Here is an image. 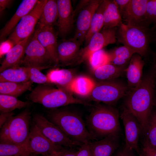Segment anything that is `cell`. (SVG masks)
<instances>
[{
  "label": "cell",
  "mask_w": 156,
  "mask_h": 156,
  "mask_svg": "<svg viewBox=\"0 0 156 156\" xmlns=\"http://www.w3.org/2000/svg\"><path fill=\"white\" fill-rule=\"evenodd\" d=\"M58 15L57 0H47L38 23V28L53 27Z\"/></svg>",
  "instance_id": "cell-25"
},
{
  "label": "cell",
  "mask_w": 156,
  "mask_h": 156,
  "mask_svg": "<svg viewBox=\"0 0 156 156\" xmlns=\"http://www.w3.org/2000/svg\"><path fill=\"white\" fill-rule=\"evenodd\" d=\"M31 156H37L35 155H31Z\"/></svg>",
  "instance_id": "cell-52"
},
{
  "label": "cell",
  "mask_w": 156,
  "mask_h": 156,
  "mask_svg": "<svg viewBox=\"0 0 156 156\" xmlns=\"http://www.w3.org/2000/svg\"><path fill=\"white\" fill-rule=\"evenodd\" d=\"M25 55L21 63L24 66L41 70L51 67L49 64L52 62L47 52L38 40L36 31L26 46Z\"/></svg>",
  "instance_id": "cell-9"
},
{
  "label": "cell",
  "mask_w": 156,
  "mask_h": 156,
  "mask_svg": "<svg viewBox=\"0 0 156 156\" xmlns=\"http://www.w3.org/2000/svg\"><path fill=\"white\" fill-rule=\"evenodd\" d=\"M145 23L148 27L152 23H156V0H148L145 15Z\"/></svg>",
  "instance_id": "cell-37"
},
{
  "label": "cell",
  "mask_w": 156,
  "mask_h": 156,
  "mask_svg": "<svg viewBox=\"0 0 156 156\" xmlns=\"http://www.w3.org/2000/svg\"><path fill=\"white\" fill-rule=\"evenodd\" d=\"M76 156H94L88 143L83 144L77 151Z\"/></svg>",
  "instance_id": "cell-42"
},
{
  "label": "cell",
  "mask_w": 156,
  "mask_h": 156,
  "mask_svg": "<svg viewBox=\"0 0 156 156\" xmlns=\"http://www.w3.org/2000/svg\"><path fill=\"white\" fill-rule=\"evenodd\" d=\"M49 83L56 85L58 88L67 91V89L75 77L73 73L68 69H53L46 75Z\"/></svg>",
  "instance_id": "cell-24"
},
{
  "label": "cell",
  "mask_w": 156,
  "mask_h": 156,
  "mask_svg": "<svg viewBox=\"0 0 156 156\" xmlns=\"http://www.w3.org/2000/svg\"><path fill=\"white\" fill-rule=\"evenodd\" d=\"M105 4V0L100 4L92 16L90 27L84 42L86 46L88 43L92 36L103 28L104 25L103 13Z\"/></svg>",
  "instance_id": "cell-30"
},
{
  "label": "cell",
  "mask_w": 156,
  "mask_h": 156,
  "mask_svg": "<svg viewBox=\"0 0 156 156\" xmlns=\"http://www.w3.org/2000/svg\"><path fill=\"white\" fill-rule=\"evenodd\" d=\"M31 113L25 109L12 116L9 125L10 138L12 143L25 144L29 136Z\"/></svg>",
  "instance_id": "cell-13"
},
{
  "label": "cell",
  "mask_w": 156,
  "mask_h": 156,
  "mask_svg": "<svg viewBox=\"0 0 156 156\" xmlns=\"http://www.w3.org/2000/svg\"><path fill=\"white\" fill-rule=\"evenodd\" d=\"M119 151H117L116 153L114 154L112 156H119Z\"/></svg>",
  "instance_id": "cell-48"
},
{
  "label": "cell",
  "mask_w": 156,
  "mask_h": 156,
  "mask_svg": "<svg viewBox=\"0 0 156 156\" xmlns=\"http://www.w3.org/2000/svg\"><path fill=\"white\" fill-rule=\"evenodd\" d=\"M119 134H111L99 140L88 142L94 156H112L120 146Z\"/></svg>",
  "instance_id": "cell-17"
},
{
  "label": "cell",
  "mask_w": 156,
  "mask_h": 156,
  "mask_svg": "<svg viewBox=\"0 0 156 156\" xmlns=\"http://www.w3.org/2000/svg\"><path fill=\"white\" fill-rule=\"evenodd\" d=\"M154 27H156V23L154 24Z\"/></svg>",
  "instance_id": "cell-50"
},
{
  "label": "cell",
  "mask_w": 156,
  "mask_h": 156,
  "mask_svg": "<svg viewBox=\"0 0 156 156\" xmlns=\"http://www.w3.org/2000/svg\"><path fill=\"white\" fill-rule=\"evenodd\" d=\"M103 0H89L79 13L77 21L74 39L81 45L84 42L89 30L93 14Z\"/></svg>",
  "instance_id": "cell-14"
},
{
  "label": "cell",
  "mask_w": 156,
  "mask_h": 156,
  "mask_svg": "<svg viewBox=\"0 0 156 156\" xmlns=\"http://www.w3.org/2000/svg\"><path fill=\"white\" fill-rule=\"evenodd\" d=\"M10 0H0V11L1 12L5 9L12 1Z\"/></svg>",
  "instance_id": "cell-46"
},
{
  "label": "cell",
  "mask_w": 156,
  "mask_h": 156,
  "mask_svg": "<svg viewBox=\"0 0 156 156\" xmlns=\"http://www.w3.org/2000/svg\"><path fill=\"white\" fill-rule=\"evenodd\" d=\"M29 80L25 66L9 68L0 73V82L23 83Z\"/></svg>",
  "instance_id": "cell-29"
},
{
  "label": "cell",
  "mask_w": 156,
  "mask_h": 156,
  "mask_svg": "<svg viewBox=\"0 0 156 156\" xmlns=\"http://www.w3.org/2000/svg\"><path fill=\"white\" fill-rule=\"evenodd\" d=\"M139 156H156V147L144 141Z\"/></svg>",
  "instance_id": "cell-39"
},
{
  "label": "cell",
  "mask_w": 156,
  "mask_h": 156,
  "mask_svg": "<svg viewBox=\"0 0 156 156\" xmlns=\"http://www.w3.org/2000/svg\"><path fill=\"white\" fill-rule=\"evenodd\" d=\"M14 114V113L12 112L1 113L0 115V128L9 118L13 116Z\"/></svg>",
  "instance_id": "cell-44"
},
{
  "label": "cell",
  "mask_w": 156,
  "mask_h": 156,
  "mask_svg": "<svg viewBox=\"0 0 156 156\" xmlns=\"http://www.w3.org/2000/svg\"><path fill=\"white\" fill-rule=\"evenodd\" d=\"M152 68L155 70L156 72V54H155L154 55Z\"/></svg>",
  "instance_id": "cell-47"
},
{
  "label": "cell",
  "mask_w": 156,
  "mask_h": 156,
  "mask_svg": "<svg viewBox=\"0 0 156 156\" xmlns=\"http://www.w3.org/2000/svg\"><path fill=\"white\" fill-rule=\"evenodd\" d=\"M29 104L28 102L22 101L14 96L0 94L1 113L11 112L16 109H20L26 107Z\"/></svg>",
  "instance_id": "cell-33"
},
{
  "label": "cell",
  "mask_w": 156,
  "mask_h": 156,
  "mask_svg": "<svg viewBox=\"0 0 156 156\" xmlns=\"http://www.w3.org/2000/svg\"><path fill=\"white\" fill-rule=\"evenodd\" d=\"M148 0H130L122 15L127 24L148 28L146 24L145 15Z\"/></svg>",
  "instance_id": "cell-15"
},
{
  "label": "cell",
  "mask_w": 156,
  "mask_h": 156,
  "mask_svg": "<svg viewBox=\"0 0 156 156\" xmlns=\"http://www.w3.org/2000/svg\"><path fill=\"white\" fill-rule=\"evenodd\" d=\"M120 13L121 16L126 8L130 0H115Z\"/></svg>",
  "instance_id": "cell-43"
},
{
  "label": "cell",
  "mask_w": 156,
  "mask_h": 156,
  "mask_svg": "<svg viewBox=\"0 0 156 156\" xmlns=\"http://www.w3.org/2000/svg\"><path fill=\"white\" fill-rule=\"evenodd\" d=\"M95 84L91 78L86 76H79L74 78L67 91L82 96H89Z\"/></svg>",
  "instance_id": "cell-26"
},
{
  "label": "cell",
  "mask_w": 156,
  "mask_h": 156,
  "mask_svg": "<svg viewBox=\"0 0 156 156\" xmlns=\"http://www.w3.org/2000/svg\"><path fill=\"white\" fill-rule=\"evenodd\" d=\"M36 31L38 40L47 52L52 62L58 64L59 63L57 54L58 44L53 27L38 28Z\"/></svg>",
  "instance_id": "cell-18"
},
{
  "label": "cell",
  "mask_w": 156,
  "mask_h": 156,
  "mask_svg": "<svg viewBox=\"0 0 156 156\" xmlns=\"http://www.w3.org/2000/svg\"><path fill=\"white\" fill-rule=\"evenodd\" d=\"M51 121L72 140L82 144L94 139L87 129L81 117L67 110H56L51 112Z\"/></svg>",
  "instance_id": "cell-3"
},
{
  "label": "cell",
  "mask_w": 156,
  "mask_h": 156,
  "mask_svg": "<svg viewBox=\"0 0 156 156\" xmlns=\"http://www.w3.org/2000/svg\"><path fill=\"white\" fill-rule=\"evenodd\" d=\"M28 97L32 102L49 109L71 104L90 105L87 102L74 97L70 92L45 85L36 86L29 94Z\"/></svg>",
  "instance_id": "cell-4"
},
{
  "label": "cell",
  "mask_w": 156,
  "mask_h": 156,
  "mask_svg": "<svg viewBox=\"0 0 156 156\" xmlns=\"http://www.w3.org/2000/svg\"><path fill=\"white\" fill-rule=\"evenodd\" d=\"M155 111L156 112V101H155Z\"/></svg>",
  "instance_id": "cell-49"
},
{
  "label": "cell",
  "mask_w": 156,
  "mask_h": 156,
  "mask_svg": "<svg viewBox=\"0 0 156 156\" xmlns=\"http://www.w3.org/2000/svg\"><path fill=\"white\" fill-rule=\"evenodd\" d=\"M81 45L79 42L73 38L58 44L57 54L59 62L66 64L78 59Z\"/></svg>",
  "instance_id": "cell-21"
},
{
  "label": "cell",
  "mask_w": 156,
  "mask_h": 156,
  "mask_svg": "<svg viewBox=\"0 0 156 156\" xmlns=\"http://www.w3.org/2000/svg\"><path fill=\"white\" fill-rule=\"evenodd\" d=\"M47 0H38L34 8L17 24L8 38L15 45L32 35Z\"/></svg>",
  "instance_id": "cell-7"
},
{
  "label": "cell",
  "mask_w": 156,
  "mask_h": 156,
  "mask_svg": "<svg viewBox=\"0 0 156 156\" xmlns=\"http://www.w3.org/2000/svg\"><path fill=\"white\" fill-rule=\"evenodd\" d=\"M126 68L109 63L93 70L95 77L99 81L116 79L125 71Z\"/></svg>",
  "instance_id": "cell-28"
},
{
  "label": "cell",
  "mask_w": 156,
  "mask_h": 156,
  "mask_svg": "<svg viewBox=\"0 0 156 156\" xmlns=\"http://www.w3.org/2000/svg\"><path fill=\"white\" fill-rule=\"evenodd\" d=\"M33 82L29 80L23 83L0 82V94L17 97L31 89Z\"/></svg>",
  "instance_id": "cell-31"
},
{
  "label": "cell",
  "mask_w": 156,
  "mask_h": 156,
  "mask_svg": "<svg viewBox=\"0 0 156 156\" xmlns=\"http://www.w3.org/2000/svg\"><path fill=\"white\" fill-rule=\"evenodd\" d=\"M134 151L124 146L119 151V156H135Z\"/></svg>",
  "instance_id": "cell-45"
},
{
  "label": "cell",
  "mask_w": 156,
  "mask_h": 156,
  "mask_svg": "<svg viewBox=\"0 0 156 156\" xmlns=\"http://www.w3.org/2000/svg\"><path fill=\"white\" fill-rule=\"evenodd\" d=\"M119 117L118 110L112 106L98 104L93 107L86 118V125L94 139L104 138L120 133Z\"/></svg>",
  "instance_id": "cell-2"
},
{
  "label": "cell",
  "mask_w": 156,
  "mask_h": 156,
  "mask_svg": "<svg viewBox=\"0 0 156 156\" xmlns=\"http://www.w3.org/2000/svg\"><path fill=\"white\" fill-rule=\"evenodd\" d=\"M87 59L92 70L110 63V58L108 52L103 49L91 54Z\"/></svg>",
  "instance_id": "cell-34"
},
{
  "label": "cell",
  "mask_w": 156,
  "mask_h": 156,
  "mask_svg": "<svg viewBox=\"0 0 156 156\" xmlns=\"http://www.w3.org/2000/svg\"><path fill=\"white\" fill-rule=\"evenodd\" d=\"M110 63L117 66L126 68L135 52L128 47L123 45L118 47L108 52Z\"/></svg>",
  "instance_id": "cell-27"
},
{
  "label": "cell",
  "mask_w": 156,
  "mask_h": 156,
  "mask_svg": "<svg viewBox=\"0 0 156 156\" xmlns=\"http://www.w3.org/2000/svg\"><path fill=\"white\" fill-rule=\"evenodd\" d=\"M57 25L60 34L64 36L70 31L74 20V11L69 0H57Z\"/></svg>",
  "instance_id": "cell-16"
},
{
  "label": "cell",
  "mask_w": 156,
  "mask_h": 156,
  "mask_svg": "<svg viewBox=\"0 0 156 156\" xmlns=\"http://www.w3.org/2000/svg\"><path fill=\"white\" fill-rule=\"evenodd\" d=\"M151 33L148 28L122 23L117 29V41L129 47L141 56L148 52Z\"/></svg>",
  "instance_id": "cell-5"
},
{
  "label": "cell",
  "mask_w": 156,
  "mask_h": 156,
  "mask_svg": "<svg viewBox=\"0 0 156 156\" xmlns=\"http://www.w3.org/2000/svg\"><path fill=\"white\" fill-rule=\"evenodd\" d=\"M25 144L31 154H40L43 156H48L53 152L64 148L48 139L34 123L30 129Z\"/></svg>",
  "instance_id": "cell-10"
},
{
  "label": "cell",
  "mask_w": 156,
  "mask_h": 156,
  "mask_svg": "<svg viewBox=\"0 0 156 156\" xmlns=\"http://www.w3.org/2000/svg\"><path fill=\"white\" fill-rule=\"evenodd\" d=\"M14 45V43L8 39L1 42L0 47V57L6 55Z\"/></svg>",
  "instance_id": "cell-40"
},
{
  "label": "cell",
  "mask_w": 156,
  "mask_h": 156,
  "mask_svg": "<svg viewBox=\"0 0 156 156\" xmlns=\"http://www.w3.org/2000/svg\"><path fill=\"white\" fill-rule=\"evenodd\" d=\"M117 27L102 29L94 34L88 44L80 51L78 60L81 61L87 59L92 53L103 49L105 46L114 44L117 41Z\"/></svg>",
  "instance_id": "cell-11"
},
{
  "label": "cell",
  "mask_w": 156,
  "mask_h": 156,
  "mask_svg": "<svg viewBox=\"0 0 156 156\" xmlns=\"http://www.w3.org/2000/svg\"><path fill=\"white\" fill-rule=\"evenodd\" d=\"M38 1L23 0L22 1L15 13L1 29L0 33L1 38L10 34L22 18L34 8Z\"/></svg>",
  "instance_id": "cell-22"
},
{
  "label": "cell",
  "mask_w": 156,
  "mask_h": 156,
  "mask_svg": "<svg viewBox=\"0 0 156 156\" xmlns=\"http://www.w3.org/2000/svg\"><path fill=\"white\" fill-rule=\"evenodd\" d=\"M103 29L118 27L123 23L121 16L115 0H105Z\"/></svg>",
  "instance_id": "cell-23"
},
{
  "label": "cell",
  "mask_w": 156,
  "mask_h": 156,
  "mask_svg": "<svg viewBox=\"0 0 156 156\" xmlns=\"http://www.w3.org/2000/svg\"><path fill=\"white\" fill-rule=\"evenodd\" d=\"M12 117L9 118L1 128L0 142L12 143L10 138L9 125Z\"/></svg>",
  "instance_id": "cell-38"
},
{
  "label": "cell",
  "mask_w": 156,
  "mask_h": 156,
  "mask_svg": "<svg viewBox=\"0 0 156 156\" xmlns=\"http://www.w3.org/2000/svg\"><path fill=\"white\" fill-rule=\"evenodd\" d=\"M32 35L15 44L5 55L0 67V73L7 69L19 66L25 54L26 46Z\"/></svg>",
  "instance_id": "cell-19"
},
{
  "label": "cell",
  "mask_w": 156,
  "mask_h": 156,
  "mask_svg": "<svg viewBox=\"0 0 156 156\" xmlns=\"http://www.w3.org/2000/svg\"><path fill=\"white\" fill-rule=\"evenodd\" d=\"M25 67L29 80L33 83L40 84L49 83L46 75L41 72V69L34 67Z\"/></svg>",
  "instance_id": "cell-36"
},
{
  "label": "cell",
  "mask_w": 156,
  "mask_h": 156,
  "mask_svg": "<svg viewBox=\"0 0 156 156\" xmlns=\"http://www.w3.org/2000/svg\"><path fill=\"white\" fill-rule=\"evenodd\" d=\"M128 91L127 85L116 79L100 81L96 83L89 96L96 102L111 106L126 96Z\"/></svg>",
  "instance_id": "cell-6"
},
{
  "label": "cell",
  "mask_w": 156,
  "mask_h": 156,
  "mask_svg": "<svg viewBox=\"0 0 156 156\" xmlns=\"http://www.w3.org/2000/svg\"><path fill=\"white\" fill-rule=\"evenodd\" d=\"M33 120L42 134L56 145L71 148L83 144L71 140L58 126L41 114H35Z\"/></svg>",
  "instance_id": "cell-8"
},
{
  "label": "cell",
  "mask_w": 156,
  "mask_h": 156,
  "mask_svg": "<svg viewBox=\"0 0 156 156\" xmlns=\"http://www.w3.org/2000/svg\"><path fill=\"white\" fill-rule=\"evenodd\" d=\"M77 151L64 148L53 152L48 156H76Z\"/></svg>",
  "instance_id": "cell-41"
},
{
  "label": "cell",
  "mask_w": 156,
  "mask_h": 156,
  "mask_svg": "<svg viewBox=\"0 0 156 156\" xmlns=\"http://www.w3.org/2000/svg\"><path fill=\"white\" fill-rule=\"evenodd\" d=\"M156 81V72L152 68L143 77L138 86L128 91L126 95L124 107L137 118L140 126L141 134L143 135L155 107Z\"/></svg>",
  "instance_id": "cell-1"
},
{
  "label": "cell",
  "mask_w": 156,
  "mask_h": 156,
  "mask_svg": "<svg viewBox=\"0 0 156 156\" xmlns=\"http://www.w3.org/2000/svg\"><path fill=\"white\" fill-rule=\"evenodd\" d=\"M144 62L142 56L135 53L132 57L125 70L127 81L128 91L136 87L143 78V69Z\"/></svg>",
  "instance_id": "cell-20"
},
{
  "label": "cell",
  "mask_w": 156,
  "mask_h": 156,
  "mask_svg": "<svg viewBox=\"0 0 156 156\" xmlns=\"http://www.w3.org/2000/svg\"><path fill=\"white\" fill-rule=\"evenodd\" d=\"M25 145L0 142V156H31Z\"/></svg>",
  "instance_id": "cell-32"
},
{
  "label": "cell",
  "mask_w": 156,
  "mask_h": 156,
  "mask_svg": "<svg viewBox=\"0 0 156 156\" xmlns=\"http://www.w3.org/2000/svg\"><path fill=\"white\" fill-rule=\"evenodd\" d=\"M155 41H156V36H155Z\"/></svg>",
  "instance_id": "cell-51"
},
{
  "label": "cell",
  "mask_w": 156,
  "mask_h": 156,
  "mask_svg": "<svg viewBox=\"0 0 156 156\" xmlns=\"http://www.w3.org/2000/svg\"><path fill=\"white\" fill-rule=\"evenodd\" d=\"M144 141L156 147V112L153 111L145 133Z\"/></svg>",
  "instance_id": "cell-35"
},
{
  "label": "cell",
  "mask_w": 156,
  "mask_h": 156,
  "mask_svg": "<svg viewBox=\"0 0 156 156\" xmlns=\"http://www.w3.org/2000/svg\"><path fill=\"white\" fill-rule=\"evenodd\" d=\"M124 126L125 135V146L137 152L139 155L140 149L138 146L141 135L140 124L135 117L125 107L120 116Z\"/></svg>",
  "instance_id": "cell-12"
}]
</instances>
